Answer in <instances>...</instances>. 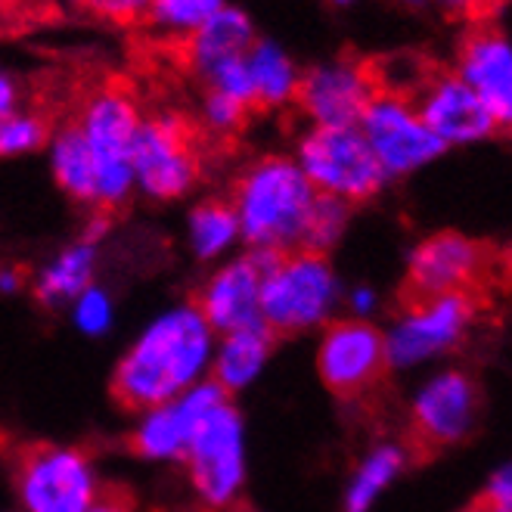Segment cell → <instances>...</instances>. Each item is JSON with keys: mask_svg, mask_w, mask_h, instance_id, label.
I'll return each instance as SVG.
<instances>
[{"mask_svg": "<svg viewBox=\"0 0 512 512\" xmlns=\"http://www.w3.org/2000/svg\"><path fill=\"white\" fill-rule=\"evenodd\" d=\"M212 329L187 305L156 320L118 360L109 382L112 401L125 413H153L177 401L208 360Z\"/></svg>", "mask_w": 512, "mask_h": 512, "instance_id": "6da1fadb", "label": "cell"}, {"mask_svg": "<svg viewBox=\"0 0 512 512\" xmlns=\"http://www.w3.org/2000/svg\"><path fill=\"white\" fill-rule=\"evenodd\" d=\"M320 193L295 159L264 156L236 177L230 205L252 249H301Z\"/></svg>", "mask_w": 512, "mask_h": 512, "instance_id": "7a4b0ae2", "label": "cell"}, {"mask_svg": "<svg viewBox=\"0 0 512 512\" xmlns=\"http://www.w3.org/2000/svg\"><path fill=\"white\" fill-rule=\"evenodd\" d=\"M0 466L25 512H87L100 481L81 447L28 438L0 426Z\"/></svg>", "mask_w": 512, "mask_h": 512, "instance_id": "3957f363", "label": "cell"}, {"mask_svg": "<svg viewBox=\"0 0 512 512\" xmlns=\"http://www.w3.org/2000/svg\"><path fill=\"white\" fill-rule=\"evenodd\" d=\"M497 289H512V252L463 233H435L413 249L398 305L435 295H472L488 305Z\"/></svg>", "mask_w": 512, "mask_h": 512, "instance_id": "277c9868", "label": "cell"}, {"mask_svg": "<svg viewBox=\"0 0 512 512\" xmlns=\"http://www.w3.org/2000/svg\"><path fill=\"white\" fill-rule=\"evenodd\" d=\"M81 125L97 165V221L106 224L122 208L134 190L131 146L143 115L134 97L122 87H100L90 94L75 118Z\"/></svg>", "mask_w": 512, "mask_h": 512, "instance_id": "5b68a950", "label": "cell"}, {"mask_svg": "<svg viewBox=\"0 0 512 512\" xmlns=\"http://www.w3.org/2000/svg\"><path fill=\"white\" fill-rule=\"evenodd\" d=\"M336 277L320 252H277L261 283V326L277 342L323 323L336 305Z\"/></svg>", "mask_w": 512, "mask_h": 512, "instance_id": "8992f818", "label": "cell"}, {"mask_svg": "<svg viewBox=\"0 0 512 512\" xmlns=\"http://www.w3.org/2000/svg\"><path fill=\"white\" fill-rule=\"evenodd\" d=\"M317 373L342 404L373 410L391 373L385 336L360 317L329 320L317 351Z\"/></svg>", "mask_w": 512, "mask_h": 512, "instance_id": "52a82bcc", "label": "cell"}, {"mask_svg": "<svg viewBox=\"0 0 512 512\" xmlns=\"http://www.w3.org/2000/svg\"><path fill=\"white\" fill-rule=\"evenodd\" d=\"M295 162L320 196L345 205L373 199L388 180L360 128H308L298 140Z\"/></svg>", "mask_w": 512, "mask_h": 512, "instance_id": "ba28073f", "label": "cell"}, {"mask_svg": "<svg viewBox=\"0 0 512 512\" xmlns=\"http://www.w3.org/2000/svg\"><path fill=\"white\" fill-rule=\"evenodd\" d=\"M134 187L153 199H177L193 190L202 174V149L196 125L180 115L143 118L131 146Z\"/></svg>", "mask_w": 512, "mask_h": 512, "instance_id": "9c48e42d", "label": "cell"}, {"mask_svg": "<svg viewBox=\"0 0 512 512\" xmlns=\"http://www.w3.org/2000/svg\"><path fill=\"white\" fill-rule=\"evenodd\" d=\"M180 463L187 466L196 494L212 509L236 503V491L243 485V419L230 398L202 413Z\"/></svg>", "mask_w": 512, "mask_h": 512, "instance_id": "30bf717a", "label": "cell"}, {"mask_svg": "<svg viewBox=\"0 0 512 512\" xmlns=\"http://www.w3.org/2000/svg\"><path fill=\"white\" fill-rule=\"evenodd\" d=\"M398 308V320L385 336L391 370L423 364L429 357L457 348L466 339L469 326L478 320V314H485L488 305L472 295H435Z\"/></svg>", "mask_w": 512, "mask_h": 512, "instance_id": "8fae6325", "label": "cell"}, {"mask_svg": "<svg viewBox=\"0 0 512 512\" xmlns=\"http://www.w3.org/2000/svg\"><path fill=\"white\" fill-rule=\"evenodd\" d=\"M478 385L463 370H444L432 376L410 407L407 454L410 460H429L438 450L463 441L478 419Z\"/></svg>", "mask_w": 512, "mask_h": 512, "instance_id": "7c38bea8", "label": "cell"}, {"mask_svg": "<svg viewBox=\"0 0 512 512\" xmlns=\"http://www.w3.org/2000/svg\"><path fill=\"white\" fill-rule=\"evenodd\" d=\"M357 128L385 177H407L447 153V146L419 118L413 100L391 90H379Z\"/></svg>", "mask_w": 512, "mask_h": 512, "instance_id": "4fadbf2b", "label": "cell"}, {"mask_svg": "<svg viewBox=\"0 0 512 512\" xmlns=\"http://www.w3.org/2000/svg\"><path fill=\"white\" fill-rule=\"evenodd\" d=\"M376 94V72L351 56H339L301 75L295 103L311 128H357Z\"/></svg>", "mask_w": 512, "mask_h": 512, "instance_id": "5bb4252c", "label": "cell"}, {"mask_svg": "<svg viewBox=\"0 0 512 512\" xmlns=\"http://www.w3.org/2000/svg\"><path fill=\"white\" fill-rule=\"evenodd\" d=\"M277 252L280 249H252L249 255L221 267L193 292L190 308L208 323L212 333L227 336L236 329L261 326V283Z\"/></svg>", "mask_w": 512, "mask_h": 512, "instance_id": "9a60e30c", "label": "cell"}, {"mask_svg": "<svg viewBox=\"0 0 512 512\" xmlns=\"http://www.w3.org/2000/svg\"><path fill=\"white\" fill-rule=\"evenodd\" d=\"M419 118L426 128L450 149V146H472L491 140L497 134L494 115L488 112L485 100L454 72L441 69L429 72L413 94H410Z\"/></svg>", "mask_w": 512, "mask_h": 512, "instance_id": "2e32d148", "label": "cell"}, {"mask_svg": "<svg viewBox=\"0 0 512 512\" xmlns=\"http://www.w3.org/2000/svg\"><path fill=\"white\" fill-rule=\"evenodd\" d=\"M454 72L485 100L497 134H512V35L497 25H475L454 53Z\"/></svg>", "mask_w": 512, "mask_h": 512, "instance_id": "e0dca14e", "label": "cell"}, {"mask_svg": "<svg viewBox=\"0 0 512 512\" xmlns=\"http://www.w3.org/2000/svg\"><path fill=\"white\" fill-rule=\"evenodd\" d=\"M221 398H230V395H224L212 382L184 391L177 401L146 413L143 423L125 438V450L143 460H180L202 413L212 404H218Z\"/></svg>", "mask_w": 512, "mask_h": 512, "instance_id": "ac0fdd59", "label": "cell"}, {"mask_svg": "<svg viewBox=\"0 0 512 512\" xmlns=\"http://www.w3.org/2000/svg\"><path fill=\"white\" fill-rule=\"evenodd\" d=\"M50 162L53 177L63 193L75 202L97 205V165L90 153L87 137L78 122H69L50 137Z\"/></svg>", "mask_w": 512, "mask_h": 512, "instance_id": "d6986e66", "label": "cell"}, {"mask_svg": "<svg viewBox=\"0 0 512 512\" xmlns=\"http://www.w3.org/2000/svg\"><path fill=\"white\" fill-rule=\"evenodd\" d=\"M184 44H187V53H190V63L202 75L205 69H212L215 63H221V59L246 56L249 47L255 44V32H252V22H249V16L243 10L224 4Z\"/></svg>", "mask_w": 512, "mask_h": 512, "instance_id": "ffe728a7", "label": "cell"}, {"mask_svg": "<svg viewBox=\"0 0 512 512\" xmlns=\"http://www.w3.org/2000/svg\"><path fill=\"white\" fill-rule=\"evenodd\" d=\"M277 339L267 333L264 326L236 329V333L224 336V345L212 364V385H218L224 395H233L236 388H243L255 379L267 354L274 351Z\"/></svg>", "mask_w": 512, "mask_h": 512, "instance_id": "44dd1931", "label": "cell"}, {"mask_svg": "<svg viewBox=\"0 0 512 512\" xmlns=\"http://www.w3.org/2000/svg\"><path fill=\"white\" fill-rule=\"evenodd\" d=\"M249 78L255 90V106L277 109L286 103H295L301 72L295 69L292 56L274 44V41H255L246 53Z\"/></svg>", "mask_w": 512, "mask_h": 512, "instance_id": "7402d4cb", "label": "cell"}, {"mask_svg": "<svg viewBox=\"0 0 512 512\" xmlns=\"http://www.w3.org/2000/svg\"><path fill=\"white\" fill-rule=\"evenodd\" d=\"M94 239L84 236L78 246L66 249L35 283V301L41 308H59L72 298H81L90 289V274H94Z\"/></svg>", "mask_w": 512, "mask_h": 512, "instance_id": "603a6c76", "label": "cell"}, {"mask_svg": "<svg viewBox=\"0 0 512 512\" xmlns=\"http://www.w3.org/2000/svg\"><path fill=\"white\" fill-rule=\"evenodd\" d=\"M407 463H410V454L404 444H379L376 450H370L348 485L345 512H370L379 494L401 475Z\"/></svg>", "mask_w": 512, "mask_h": 512, "instance_id": "cb8c5ba5", "label": "cell"}, {"mask_svg": "<svg viewBox=\"0 0 512 512\" xmlns=\"http://www.w3.org/2000/svg\"><path fill=\"white\" fill-rule=\"evenodd\" d=\"M236 233H239V221H236L230 199H205L193 208L190 239L199 258L221 255L233 243Z\"/></svg>", "mask_w": 512, "mask_h": 512, "instance_id": "d4e9b609", "label": "cell"}, {"mask_svg": "<svg viewBox=\"0 0 512 512\" xmlns=\"http://www.w3.org/2000/svg\"><path fill=\"white\" fill-rule=\"evenodd\" d=\"M224 7V0H153L146 10L149 25L177 41H190L199 28Z\"/></svg>", "mask_w": 512, "mask_h": 512, "instance_id": "484cf974", "label": "cell"}, {"mask_svg": "<svg viewBox=\"0 0 512 512\" xmlns=\"http://www.w3.org/2000/svg\"><path fill=\"white\" fill-rule=\"evenodd\" d=\"M47 140H50V125L38 112L16 109L0 118V159L35 153Z\"/></svg>", "mask_w": 512, "mask_h": 512, "instance_id": "4316f807", "label": "cell"}, {"mask_svg": "<svg viewBox=\"0 0 512 512\" xmlns=\"http://www.w3.org/2000/svg\"><path fill=\"white\" fill-rule=\"evenodd\" d=\"M348 212H351V205H345L339 199H329V196H320L317 205H314L308 233H305V246H301V249L326 255L329 249H333L336 239L342 236V230L348 224Z\"/></svg>", "mask_w": 512, "mask_h": 512, "instance_id": "83f0119b", "label": "cell"}, {"mask_svg": "<svg viewBox=\"0 0 512 512\" xmlns=\"http://www.w3.org/2000/svg\"><path fill=\"white\" fill-rule=\"evenodd\" d=\"M202 78H205V84H208V90H212V94L230 97V100H236L239 106H246V109L255 106V90H252L246 56L221 59V63H215L212 69H205Z\"/></svg>", "mask_w": 512, "mask_h": 512, "instance_id": "f1b7e54d", "label": "cell"}, {"mask_svg": "<svg viewBox=\"0 0 512 512\" xmlns=\"http://www.w3.org/2000/svg\"><path fill=\"white\" fill-rule=\"evenodd\" d=\"M246 115H249L246 106H239V103L230 100V97L212 94V90H208V97H205V103H202V118H205V125L212 128L215 134H230V131H236V128H243Z\"/></svg>", "mask_w": 512, "mask_h": 512, "instance_id": "f546056e", "label": "cell"}, {"mask_svg": "<svg viewBox=\"0 0 512 512\" xmlns=\"http://www.w3.org/2000/svg\"><path fill=\"white\" fill-rule=\"evenodd\" d=\"M75 4L109 22H131V19L146 16L153 0H75Z\"/></svg>", "mask_w": 512, "mask_h": 512, "instance_id": "4dcf8cb0", "label": "cell"}, {"mask_svg": "<svg viewBox=\"0 0 512 512\" xmlns=\"http://www.w3.org/2000/svg\"><path fill=\"white\" fill-rule=\"evenodd\" d=\"M87 512H140V503H137V494L128 485L106 481V485H100L94 503L87 506Z\"/></svg>", "mask_w": 512, "mask_h": 512, "instance_id": "1f68e13d", "label": "cell"}, {"mask_svg": "<svg viewBox=\"0 0 512 512\" xmlns=\"http://www.w3.org/2000/svg\"><path fill=\"white\" fill-rule=\"evenodd\" d=\"M109 320V305H106V295L97 292V289H87L81 298H78V323L87 329V333H97L103 329Z\"/></svg>", "mask_w": 512, "mask_h": 512, "instance_id": "d6a6232c", "label": "cell"}, {"mask_svg": "<svg viewBox=\"0 0 512 512\" xmlns=\"http://www.w3.org/2000/svg\"><path fill=\"white\" fill-rule=\"evenodd\" d=\"M478 500L491 509H497V512H512V463L503 466L500 472H494L485 494H481Z\"/></svg>", "mask_w": 512, "mask_h": 512, "instance_id": "836d02e7", "label": "cell"}, {"mask_svg": "<svg viewBox=\"0 0 512 512\" xmlns=\"http://www.w3.org/2000/svg\"><path fill=\"white\" fill-rule=\"evenodd\" d=\"M432 4H438L447 16L454 19H481L494 13L503 0H432Z\"/></svg>", "mask_w": 512, "mask_h": 512, "instance_id": "e575fe53", "label": "cell"}, {"mask_svg": "<svg viewBox=\"0 0 512 512\" xmlns=\"http://www.w3.org/2000/svg\"><path fill=\"white\" fill-rule=\"evenodd\" d=\"M19 94H22V90H19V81H16L10 72L0 69V118L19 109Z\"/></svg>", "mask_w": 512, "mask_h": 512, "instance_id": "d590c367", "label": "cell"}, {"mask_svg": "<svg viewBox=\"0 0 512 512\" xmlns=\"http://www.w3.org/2000/svg\"><path fill=\"white\" fill-rule=\"evenodd\" d=\"M373 305H376V298H373L370 289H357V292H354V311L360 314V320H364V314L373 311Z\"/></svg>", "mask_w": 512, "mask_h": 512, "instance_id": "8d00e7d4", "label": "cell"}, {"mask_svg": "<svg viewBox=\"0 0 512 512\" xmlns=\"http://www.w3.org/2000/svg\"><path fill=\"white\" fill-rule=\"evenodd\" d=\"M391 4L407 13H423L426 7H432V0H391Z\"/></svg>", "mask_w": 512, "mask_h": 512, "instance_id": "74e56055", "label": "cell"}, {"mask_svg": "<svg viewBox=\"0 0 512 512\" xmlns=\"http://www.w3.org/2000/svg\"><path fill=\"white\" fill-rule=\"evenodd\" d=\"M19 7H22V0H0V25H4Z\"/></svg>", "mask_w": 512, "mask_h": 512, "instance_id": "f35d334b", "label": "cell"}, {"mask_svg": "<svg viewBox=\"0 0 512 512\" xmlns=\"http://www.w3.org/2000/svg\"><path fill=\"white\" fill-rule=\"evenodd\" d=\"M218 512H255V509L252 506H243V503H230V506H224Z\"/></svg>", "mask_w": 512, "mask_h": 512, "instance_id": "ab89813d", "label": "cell"}, {"mask_svg": "<svg viewBox=\"0 0 512 512\" xmlns=\"http://www.w3.org/2000/svg\"><path fill=\"white\" fill-rule=\"evenodd\" d=\"M329 4H336V7H351L354 0H329Z\"/></svg>", "mask_w": 512, "mask_h": 512, "instance_id": "60d3db41", "label": "cell"}]
</instances>
